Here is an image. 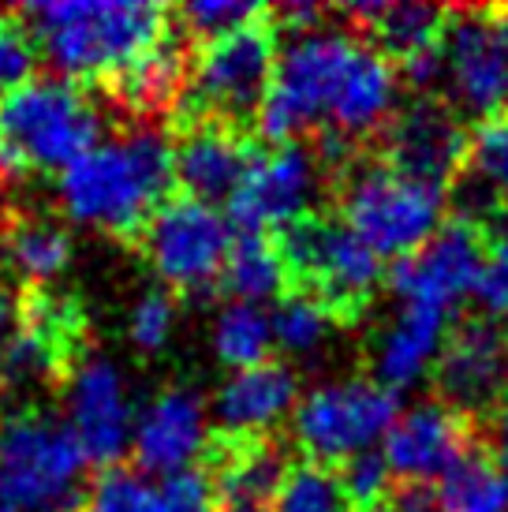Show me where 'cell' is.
<instances>
[{
  "instance_id": "17",
  "label": "cell",
  "mask_w": 508,
  "mask_h": 512,
  "mask_svg": "<svg viewBox=\"0 0 508 512\" xmlns=\"http://www.w3.org/2000/svg\"><path fill=\"white\" fill-rule=\"evenodd\" d=\"M475 445H479L475 419L452 412L441 400H426L396 419L393 430L385 434L381 453L396 479L430 483V479H445Z\"/></svg>"
},
{
  "instance_id": "30",
  "label": "cell",
  "mask_w": 508,
  "mask_h": 512,
  "mask_svg": "<svg viewBox=\"0 0 508 512\" xmlns=\"http://www.w3.org/2000/svg\"><path fill=\"white\" fill-rule=\"evenodd\" d=\"M273 512H355L348 490L340 483V471L329 464H292L273 501Z\"/></svg>"
},
{
  "instance_id": "6",
  "label": "cell",
  "mask_w": 508,
  "mask_h": 512,
  "mask_svg": "<svg viewBox=\"0 0 508 512\" xmlns=\"http://www.w3.org/2000/svg\"><path fill=\"white\" fill-rule=\"evenodd\" d=\"M277 38L281 30L273 23V12L254 19L247 27L232 30L217 42L195 49V68L187 94L176 109V120H221L247 128V120H258L266 94L277 75Z\"/></svg>"
},
{
  "instance_id": "1",
  "label": "cell",
  "mask_w": 508,
  "mask_h": 512,
  "mask_svg": "<svg viewBox=\"0 0 508 512\" xmlns=\"http://www.w3.org/2000/svg\"><path fill=\"white\" fill-rule=\"evenodd\" d=\"M176 154L157 128H135L86 150L60 172V202L68 217L109 232L116 240H139L150 217L172 199Z\"/></svg>"
},
{
  "instance_id": "27",
  "label": "cell",
  "mask_w": 508,
  "mask_h": 512,
  "mask_svg": "<svg viewBox=\"0 0 508 512\" xmlns=\"http://www.w3.org/2000/svg\"><path fill=\"white\" fill-rule=\"evenodd\" d=\"M441 512H508V464L479 441L438 486Z\"/></svg>"
},
{
  "instance_id": "39",
  "label": "cell",
  "mask_w": 508,
  "mask_h": 512,
  "mask_svg": "<svg viewBox=\"0 0 508 512\" xmlns=\"http://www.w3.org/2000/svg\"><path fill=\"white\" fill-rule=\"evenodd\" d=\"M23 333V311H19V292L0 285V385L8 374V359L15 352V341Z\"/></svg>"
},
{
  "instance_id": "41",
  "label": "cell",
  "mask_w": 508,
  "mask_h": 512,
  "mask_svg": "<svg viewBox=\"0 0 508 512\" xmlns=\"http://www.w3.org/2000/svg\"><path fill=\"white\" fill-rule=\"evenodd\" d=\"M490 449L508 464V400H501L490 415Z\"/></svg>"
},
{
  "instance_id": "36",
  "label": "cell",
  "mask_w": 508,
  "mask_h": 512,
  "mask_svg": "<svg viewBox=\"0 0 508 512\" xmlns=\"http://www.w3.org/2000/svg\"><path fill=\"white\" fill-rule=\"evenodd\" d=\"M172 322H176V303H172V292L165 288H150L135 299L131 307V341L142 352H157L165 348L172 333Z\"/></svg>"
},
{
  "instance_id": "18",
  "label": "cell",
  "mask_w": 508,
  "mask_h": 512,
  "mask_svg": "<svg viewBox=\"0 0 508 512\" xmlns=\"http://www.w3.org/2000/svg\"><path fill=\"white\" fill-rule=\"evenodd\" d=\"M176 184L198 202H221L240 191L243 176L258 157L247 128L221 120H184L172 135Z\"/></svg>"
},
{
  "instance_id": "10",
  "label": "cell",
  "mask_w": 508,
  "mask_h": 512,
  "mask_svg": "<svg viewBox=\"0 0 508 512\" xmlns=\"http://www.w3.org/2000/svg\"><path fill=\"white\" fill-rule=\"evenodd\" d=\"M232 243L236 240L225 217L210 202H198L191 195L165 202L139 236L146 262L176 292H210L213 285H221Z\"/></svg>"
},
{
  "instance_id": "26",
  "label": "cell",
  "mask_w": 508,
  "mask_h": 512,
  "mask_svg": "<svg viewBox=\"0 0 508 512\" xmlns=\"http://www.w3.org/2000/svg\"><path fill=\"white\" fill-rule=\"evenodd\" d=\"M0 255L27 288H49L71 262V232L42 210L0 214Z\"/></svg>"
},
{
  "instance_id": "22",
  "label": "cell",
  "mask_w": 508,
  "mask_h": 512,
  "mask_svg": "<svg viewBox=\"0 0 508 512\" xmlns=\"http://www.w3.org/2000/svg\"><path fill=\"white\" fill-rule=\"evenodd\" d=\"M299 378L288 363L266 359L258 367L236 370L213 397V415L221 423V434L232 438H266L269 427H277L284 415L296 408Z\"/></svg>"
},
{
  "instance_id": "9",
  "label": "cell",
  "mask_w": 508,
  "mask_h": 512,
  "mask_svg": "<svg viewBox=\"0 0 508 512\" xmlns=\"http://www.w3.org/2000/svg\"><path fill=\"white\" fill-rule=\"evenodd\" d=\"M396 419H400V400L393 389L367 378H352L311 389L296 404L292 427L307 460L333 464L367 453L374 441L393 430Z\"/></svg>"
},
{
  "instance_id": "23",
  "label": "cell",
  "mask_w": 508,
  "mask_h": 512,
  "mask_svg": "<svg viewBox=\"0 0 508 512\" xmlns=\"http://www.w3.org/2000/svg\"><path fill=\"white\" fill-rule=\"evenodd\" d=\"M449 333V311L430 307V303H404L400 314L374 344V356H370L374 382L393 389V393L415 385L426 370L438 363Z\"/></svg>"
},
{
  "instance_id": "37",
  "label": "cell",
  "mask_w": 508,
  "mask_h": 512,
  "mask_svg": "<svg viewBox=\"0 0 508 512\" xmlns=\"http://www.w3.org/2000/svg\"><path fill=\"white\" fill-rule=\"evenodd\" d=\"M154 512H221V505H217V490H213L210 475L187 468L157 486Z\"/></svg>"
},
{
  "instance_id": "21",
  "label": "cell",
  "mask_w": 508,
  "mask_h": 512,
  "mask_svg": "<svg viewBox=\"0 0 508 512\" xmlns=\"http://www.w3.org/2000/svg\"><path fill=\"white\" fill-rule=\"evenodd\" d=\"M202 460L210 464V483L221 512H273V501L288 475V456L277 441L217 434Z\"/></svg>"
},
{
  "instance_id": "7",
  "label": "cell",
  "mask_w": 508,
  "mask_h": 512,
  "mask_svg": "<svg viewBox=\"0 0 508 512\" xmlns=\"http://www.w3.org/2000/svg\"><path fill=\"white\" fill-rule=\"evenodd\" d=\"M86 453L68 423L23 408L0 415V490L15 509L83 512Z\"/></svg>"
},
{
  "instance_id": "44",
  "label": "cell",
  "mask_w": 508,
  "mask_h": 512,
  "mask_svg": "<svg viewBox=\"0 0 508 512\" xmlns=\"http://www.w3.org/2000/svg\"><path fill=\"white\" fill-rule=\"evenodd\" d=\"M505 374H508V344H505Z\"/></svg>"
},
{
  "instance_id": "40",
  "label": "cell",
  "mask_w": 508,
  "mask_h": 512,
  "mask_svg": "<svg viewBox=\"0 0 508 512\" xmlns=\"http://www.w3.org/2000/svg\"><path fill=\"white\" fill-rule=\"evenodd\" d=\"M389 505L396 512H441L438 505V490L430 483H404L396 479L393 490H389Z\"/></svg>"
},
{
  "instance_id": "13",
  "label": "cell",
  "mask_w": 508,
  "mask_h": 512,
  "mask_svg": "<svg viewBox=\"0 0 508 512\" xmlns=\"http://www.w3.org/2000/svg\"><path fill=\"white\" fill-rule=\"evenodd\" d=\"M374 143L389 169L438 191L456 184V176L464 172L467 128L456 109L441 98H415L396 109Z\"/></svg>"
},
{
  "instance_id": "24",
  "label": "cell",
  "mask_w": 508,
  "mask_h": 512,
  "mask_svg": "<svg viewBox=\"0 0 508 512\" xmlns=\"http://www.w3.org/2000/svg\"><path fill=\"white\" fill-rule=\"evenodd\" d=\"M396 64L381 49H374L370 42L359 45L355 60L344 72L333 109H329V131L359 143V139H378L381 128L393 120L396 113Z\"/></svg>"
},
{
  "instance_id": "11",
  "label": "cell",
  "mask_w": 508,
  "mask_h": 512,
  "mask_svg": "<svg viewBox=\"0 0 508 512\" xmlns=\"http://www.w3.org/2000/svg\"><path fill=\"white\" fill-rule=\"evenodd\" d=\"M445 86L479 120L508 113V8H452L445 23Z\"/></svg>"
},
{
  "instance_id": "20",
  "label": "cell",
  "mask_w": 508,
  "mask_h": 512,
  "mask_svg": "<svg viewBox=\"0 0 508 512\" xmlns=\"http://www.w3.org/2000/svg\"><path fill=\"white\" fill-rule=\"evenodd\" d=\"M176 23V15H172ZM195 49L198 45L184 34V27L176 23L161 34V42L154 49H146L131 68L113 75L109 83H101L109 90V98L135 120H157V116H176L180 101L191 83V68H195Z\"/></svg>"
},
{
  "instance_id": "3",
  "label": "cell",
  "mask_w": 508,
  "mask_h": 512,
  "mask_svg": "<svg viewBox=\"0 0 508 512\" xmlns=\"http://www.w3.org/2000/svg\"><path fill=\"white\" fill-rule=\"evenodd\" d=\"M101 113L71 79L34 75L0 98V176L64 172L98 146Z\"/></svg>"
},
{
  "instance_id": "12",
  "label": "cell",
  "mask_w": 508,
  "mask_h": 512,
  "mask_svg": "<svg viewBox=\"0 0 508 512\" xmlns=\"http://www.w3.org/2000/svg\"><path fill=\"white\" fill-rule=\"evenodd\" d=\"M322 157L307 143H281L258 150L240 191L228 199V217L243 228V236H266V228L296 225L311 217L318 187H322Z\"/></svg>"
},
{
  "instance_id": "19",
  "label": "cell",
  "mask_w": 508,
  "mask_h": 512,
  "mask_svg": "<svg viewBox=\"0 0 508 512\" xmlns=\"http://www.w3.org/2000/svg\"><path fill=\"white\" fill-rule=\"evenodd\" d=\"M206 445L210 438H206L202 397L180 385L157 393L135 419V434H131L135 464L142 475H165V479L191 468L206 453Z\"/></svg>"
},
{
  "instance_id": "34",
  "label": "cell",
  "mask_w": 508,
  "mask_h": 512,
  "mask_svg": "<svg viewBox=\"0 0 508 512\" xmlns=\"http://www.w3.org/2000/svg\"><path fill=\"white\" fill-rule=\"evenodd\" d=\"M38 68V42L30 27L15 15H0V98H8L15 86L34 79Z\"/></svg>"
},
{
  "instance_id": "5",
  "label": "cell",
  "mask_w": 508,
  "mask_h": 512,
  "mask_svg": "<svg viewBox=\"0 0 508 512\" xmlns=\"http://www.w3.org/2000/svg\"><path fill=\"white\" fill-rule=\"evenodd\" d=\"M284 258L292 292L318 299L337 318V326H355L381 288V258L337 217L311 214L296 225L273 232Z\"/></svg>"
},
{
  "instance_id": "35",
  "label": "cell",
  "mask_w": 508,
  "mask_h": 512,
  "mask_svg": "<svg viewBox=\"0 0 508 512\" xmlns=\"http://www.w3.org/2000/svg\"><path fill=\"white\" fill-rule=\"evenodd\" d=\"M340 483H344V490H348L355 512L378 509V505H385L389 490H393V468H389L385 453L367 449V453L344 460V468H340Z\"/></svg>"
},
{
  "instance_id": "14",
  "label": "cell",
  "mask_w": 508,
  "mask_h": 512,
  "mask_svg": "<svg viewBox=\"0 0 508 512\" xmlns=\"http://www.w3.org/2000/svg\"><path fill=\"white\" fill-rule=\"evenodd\" d=\"M486 255H490V232L464 217H452L415 255L396 262L389 273V288L408 303H430L452 311L467 292L479 288Z\"/></svg>"
},
{
  "instance_id": "45",
  "label": "cell",
  "mask_w": 508,
  "mask_h": 512,
  "mask_svg": "<svg viewBox=\"0 0 508 512\" xmlns=\"http://www.w3.org/2000/svg\"><path fill=\"white\" fill-rule=\"evenodd\" d=\"M0 187H4V176H0ZM0 214H4V210H0Z\"/></svg>"
},
{
  "instance_id": "28",
  "label": "cell",
  "mask_w": 508,
  "mask_h": 512,
  "mask_svg": "<svg viewBox=\"0 0 508 512\" xmlns=\"http://www.w3.org/2000/svg\"><path fill=\"white\" fill-rule=\"evenodd\" d=\"M221 288L228 296H236V303H251V307H258L262 299L288 296L292 285L273 236H240L232 243L221 270Z\"/></svg>"
},
{
  "instance_id": "31",
  "label": "cell",
  "mask_w": 508,
  "mask_h": 512,
  "mask_svg": "<svg viewBox=\"0 0 508 512\" xmlns=\"http://www.w3.org/2000/svg\"><path fill=\"white\" fill-rule=\"evenodd\" d=\"M333 326H337V318L325 311L318 299L303 296V292H288L273 314V341L292 356H307L329 341Z\"/></svg>"
},
{
  "instance_id": "8",
  "label": "cell",
  "mask_w": 508,
  "mask_h": 512,
  "mask_svg": "<svg viewBox=\"0 0 508 512\" xmlns=\"http://www.w3.org/2000/svg\"><path fill=\"white\" fill-rule=\"evenodd\" d=\"M359 45L363 38H352L348 30L296 34L277 57V75L258 113V135L281 146L299 143V135L307 131H318Z\"/></svg>"
},
{
  "instance_id": "38",
  "label": "cell",
  "mask_w": 508,
  "mask_h": 512,
  "mask_svg": "<svg viewBox=\"0 0 508 512\" xmlns=\"http://www.w3.org/2000/svg\"><path fill=\"white\" fill-rule=\"evenodd\" d=\"M475 296H479L486 318H508V232L490 240V255H486Z\"/></svg>"
},
{
  "instance_id": "25",
  "label": "cell",
  "mask_w": 508,
  "mask_h": 512,
  "mask_svg": "<svg viewBox=\"0 0 508 512\" xmlns=\"http://www.w3.org/2000/svg\"><path fill=\"white\" fill-rule=\"evenodd\" d=\"M456 206V217L482 228L508 210V113L486 116L467 131L464 172L456 176Z\"/></svg>"
},
{
  "instance_id": "16",
  "label": "cell",
  "mask_w": 508,
  "mask_h": 512,
  "mask_svg": "<svg viewBox=\"0 0 508 512\" xmlns=\"http://www.w3.org/2000/svg\"><path fill=\"white\" fill-rule=\"evenodd\" d=\"M505 344L508 337L494 326V318H464L452 329L434 363L441 404L467 419H490L501 404V385L508 382Z\"/></svg>"
},
{
  "instance_id": "42",
  "label": "cell",
  "mask_w": 508,
  "mask_h": 512,
  "mask_svg": "<svg viewBox=\"0 0 508 512\" xmlns=\"http://www.w3.org/2000/svg\"><path fill=\"white\" fill-rule=\"evenodd\" d=\"M0 512H19L12 501H8V494H4V490H0Z\"/></svg>"
},
{
  "instance_id": "33",
  "label": "cell",
  "mask_w": 508,
  "mask_h": 512,
  "mask_svg": "<svg viewBox=\"0 0 508 512\" xmlns=\"http://www.w3.org/2000/svg\"><path fill=\"white\" fill-rule=\"evenodd\" d=\"M157 486L139 468H105L98 483L86 490V509L90 512H154ZM83 509V512H86Z\"/></svg>"
},
{
  "instance_id": "32",
  "label": "cell",
  "mask_w": 508,
  "mask_h": 512,
  "mask_svg": "<svg viewBox=\"0 0 508 512\" xmlns=\"http://www.w3.org/2000/svg\"><path fill=\"white\" fill-rule=\"evenodd\" d=\"M266 12V4H254V0H191L184 8H172L176 23L184 27V34L195 45L217 42V38H225L232 30L262 19Z\"/></svg>"
},
{
  "instance_id": "43",
  "label": "cell",
  "mask_w": 508,
  "mask_h": 512,
  "mask_svg": "<svg viewBox=\"0 0 508 512\" xmlns=\"http://www.w3.org/2000/svg\"><path fill=\"white\" fill-rule=\"evenodd\" d=\"M367 512H396V509L389 505V501H385V505H378V509H367Z\"/></svg>"
},
{
  "instance_id": "2",
  "label": "cell",
  "mask_w": 508,
  "mask_h": 512,
  "mask_svg": "<svg viewBox=\"0 0 508 512\" xmlns=\"http://www.w3.org/2000/svg\"><path fill=\"white\" fill-rule=\"evenodd\" d=\"M19 19L64 79L109 83L161 42L172 8L146 0H45L23 4Z\"/></svg>"
},
{
  "instance_id": "4",
  "label": "cell",
  "mask_w": 508,
  "mask_h": 512,
  "mask_svg": "<svg viewBox=\"0 0 508 512\" xmlns=\"http://www.w3.org/2000/svg\"><path fill=\"white\" fill-rule=\"evenodd\" d=\"M340 221L378 258H408L441 228L445 191L408 180L381 157L355 154L337 172Z\"/></svg>"
},
{
  "instance_id": "29",
  "label": "cell",
  "mask_w": 508,
  "mask_h": 512,
  "mask_svg": "<svg viewBox=\"0 0 508 512\" xmlns=\"http://www.w3.org/2000/svg\"><path fill=\"white\" fill-rule=\"evenodd\" d=\"M273 344H277L273 341V318L266 311H258L251 303H228L225 311L217 314L213 348L228 367L247 370L266 363Z\"/></svg>"
},
{
  "instance_id": "15",
  "label": "cell",
  "mask_w": 508,
  "mask_h": 512,
  "mask_svg": "<svg viewBox=\"0 0 508 512\" xmlns=\"http://www.w3.org/2000/svg\"><path fill=\"white\" fill-rule=\"evenodd\" d=\"M64 397H68V427L83 445L86 464L116 468V460L127 453L135 434L131 393L120 367L90 352L64 382Z\"/></svg>"
}]
</instances>
